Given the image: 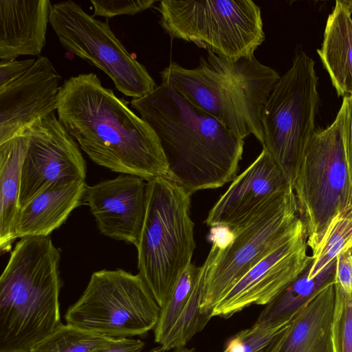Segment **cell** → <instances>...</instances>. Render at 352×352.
<instances>
[{"label":"cell","instance_id":"33","mask_svg":"<svg viewBox=\"0 0 352 352\" xmlns=\"http://www.w3.org/2000/svg\"><path fill=\"white\" fill-rule=\"evenodd\" d=\"M144 345L145 343L139 339L116 338L111 346L97 352H140Z\"/></svg>","mask_w":352,"mask_h":352},{"label":"cell","instance_id":"4","mask_svg":"<svg viewBox=\"0 0 352 352\" xmlns=\"http://www.w3.org/2000/svg\"><path fill=\"white\" fill-rule=\"evenodd\" d=\"M60 260L49 236L16 243L0 278V352H30L61 323Z\"/></svg>","mask_w":352,"mask_h":352},{"label":"cell","instance_id":"14","mask_svg":"<svg viewBox=\"0 0 352 352\" xmlns=\"http://www.w3.org/2000/svg\"><path fill=\"white\" fill-rule=\"evenodd\" d=\"M292 187L271 154L263 147L256 160L232 180L210 210L205 223L212 228L230 232Z\"/></svg>","mask_w":352,"mask_h":352},{"label":"cell","instance_id":"8","mask_svg":"<svg viewBox=\"0 0 352 352\" xmlns=\"http://www.w3.org/2000/svg\"><path fill=\"white\" fill-rule=\"evenodd\" d=\"M292 187L307 246L314 254L335 217L352 210L340 109L330 125L316 130Z\"/></svg>","mask_w":352,"mask_h":352},{"label":"cell","instance_id":"22","mask_svg":"<svg viewBox=\"0 0 352 352\" xmlns=\"http://www.w3.org/2000/svg\"><path fill=\"white\" fill-rule=\"evenodd\" d=\"M336 261L337 258L320 274L311 278L312 258L302 272L265 306L254 324L271 327L292 321L324 288L335 283Z\"/></svg>","mask_w":352,"mask_h":352},{"label":"cell","instance_id":"27","mask_svg":"<svg viewBox=\"0 0 352 352\" xmlns=\"http://www.w3.org/2000/svg\"><path fill=\"white\" fill-rule=\"evenodd\" d=\"M292 321L271 327H263L254 323L230 337L222 352H271ZM174 352H195L185 347Z\"/></svg>","mask_w":352,"mask_h":352},{"label":"cell","instance_id":"5","mask_svg":"<svg viewBox=\"0 0 352 352\" xmlns=\"http://www.w3.org/2000/svg\"><path fill=\"white\" fill-rule=\"evenodd\" d=\"M147 182V210L137 248L138 274L162 307L191 263L196 246L192 194L167 177Z\"/></svg>","mask_w":352,"mask_h":352},{"label":"cell","instance_id":"6","mask_svg":"<svg viewBox=\"0 0 352 352\" xmlns=\"http://www.w3.org/2000/svg\"><path fill=\"white\" fill-rule=\"evenodd\" d=\"M306 230L293 188L279 194L220 242L206 276L201 314L212 318L217 303L253 267L287 240Z\"/></svg>","mask_w":352,"mask_h":352},{"label":"cell","instance_id":"21","mask_svg":"<svg viewBox=\"0 0 352 352\" xmlns=\"http://www.w3.org/2000/svg\"><path fill=\"white\" fill-rule=\"evenodd\" d=\"M336 1L317 52L338 96H352V17Z\"/></svg>","mask_w":352,"mask_h":352},{"label":"cell","instance_id":"3","mask_svg":"<svg viewBox=\"0 0 352 352\" xmlns=\"http://www.w3.org/2000/svg\"><path fill=\"white\" fill-rule=\"evenodd\" d=\"M162 82L211 115L241 139L263 144L262 110L280 76L254 56L231 59L207 51L193 69L170 62Z\"/></svg>","mask_w":352,"mask_h":352},{"label":"cell","instance_id":"30","mask_svg":"<svg viewBox=\"0 0 352 352\" xmlns=\"http://www.w3.org/2000/svg\"><path fill=\"white\" fill-rule=\"evenodd\" d=\"M340 109L342 112V138L348 175L352 191V96L343 98Z\"/></svg>","mask_w":352,"mask_h":352},{"label":"cell","instance_id":"1","mask_svg":"<svg viewBox=\"0 0 352 352\" xmlns=\"http://www.w3.org/2000/svg\"><path fill=\"white\" fill-rule=\"evenodd\" d=\"M102 85L94 73L72 76L61 85L58 119L96 164L122 174L169 178L168 166L153 129Z\"/></svg>","mask_w":352,"mask_h":352},{"label":"cell","instance_id":"26","mask_svg":"<svg viewBox=\"0 0 352 352\" xmlns=\"http://www.w3.org/2000/svg\"><path fill=\"white\" fill-rule=\"evenodd\" d=\"M352 243V210L338 214L329 226L324 238L311 255L313 263L309 276L320 274L338 254Z\"/></svg>","mask_w":352,"mask_h":352},{"label":"cell","instance_id":"16","mask_svg":"<svg viewBox=\"0 0 352 352\" xmlns=\"http://www.w3.org/2000/svg\"><path fill=\"white\" fill-rule=\"evenodd\" d=\"M61 76L39 56L21 77L0 89V144L57 110Z\"/></svg>","mask_w":352,"mask_h":352},{"label":"cell","instance_id":"17","mask_svg":"<svg viewBox=\"0 0 352 352\" xmlns=\"http://www.w3.org/2000/svg\"><path fill=\"white\" fill-rule=\"evenodd\" d=\"M49 0H0V59L38 56L45 44Z\"/></svg>","mask_w":352,"mask_h":352},{"label":"cell","instance_id":"10","mask_svg":"<svg viewBox=\"0 0 352 352\" xmlns=\"http://www.w3.org/2000/svg\"><path fill=\"white\" fill-rule=\"evenodd\" d=\"M161 307L139 274L122 269L94 272L66 322L113 338L142 336L155 327Z\"/></svg>","mask_w":352,"mask_h":352},{"label":"cell","instance_id":"32","mask_svg":"<svg viewBox=\"0 0 352 352\" xmlns=\"http://www.w3.org/2000/svg\"><path fill=\"white\" fill-rule=\"evenodd\" d=\"M36 60L29 58L22 60L0 62V89H2L25 74L35 63Z\"/></svg>","mask_w":352,"mask_h":352},{"label":"cell","instance_id":"12","mask_svg":"<svg viewBox=\"0 0 352 352\" xmlns=\"http://www.w3.org/2000/svg\"><path fill=\"white\" fill-rule=\"evenodd\" d=\"M29 142L23 162L19 208L58 182L85 180L86 162L78 143L54 113L27 128Z\"/></svg>","mask_w":352,"mask_h":352},{"label":"cell","instance_id":"34","mask_svg":"<svg viewBox=\"0 0 352 352\" xmlns=\"http://www.w3.org/2000/svg\"><path fill=\"white\" fill-rule=\"evenodd\" d=\"M340 1L343 5V6L352 14V1L341 0Z\"/></svg>","mask_w":352,"mask_h":352},{"label":"cell","instance_id":"15","mask_svg":"<svg viewBox=\"0 0 352 352\" xmlns=\"http://www.w3.org/2000/svg\"><path fill=\"white\" fill-rule=\"evenodd\" d=\"M148 182L121 174L87 186L85 199L100 232L138 248L148 204Z\"/></svg>","mask_w":352,"mask_h":352},{"label":"cell","instance_id":"31","mask_svg":"<svg viewBox=\"0 0 352 352\" xmlns=\"http://www.w3.org/2000/svg\"><path fill=\"white\" fill-rule=\"evenodd\" d=\"M335 286L352 292V243L337 256Z\"/></svg>","mask_w":352,"mask_h":352},{"label":"cell","instance_id":"7","mask_svg":"<svg viewBox=\"0 0 352 352\" xmlns=\"http://www.w3.org/2000/svg\"><path fill=\"white\" fill-rule=\"evenodd\" d=\"M155 8L172 38L221 57L254 56L265 41L261 8L252 0H162Z\"/></svg>","mask_w":352,"mask_h":352},{"label":"cell","instance_id":"13","mask_svg":"<svg viewBox=\"0 0 352 352\" xmlns=\"http://www.w3.org/2000/svg\"><path fill=\"white\" fill-rule=\"evenodd\" d=\"M307 248L306 230L280 245L238 281L215 306L212 317L228 318L249 306L270 303L312 259Z\"/></svg>","mask_w":352,"mask_h":352},{"label":"cell","instance_id":"29","mask_svg":"<svg viewBox=\"0 0 352 352\" xmlns=\"http://www.w3.org/2000/svg\"><path fill=\"white\" fill-rule=\"evenodd\" d=\"M94 8V16H100L112 18L116 16L133 15L151 7L156 2L153 0H91Z\"/></svg>","mask_w":352,"mask_h":352},{"label":"cell","instance_id":"11","mask_svg":"<svg viewBox=\"0 0 352 352\" xmlns=\"http://www.w3.org/2000/svg\"><path fill=\"white\" fill-rule=\"evenodd\" d=\"M49 23L65 50L101 69L123 94L140 98L157 87L145 67L127 51L109 23L87 14L74 1L52 5Z\"/></svg>","mask_w":352,"mask_h":352},{"label":"cell","instance_id":"2","mask_svg":"<svg viewBox=\"0 0 352 352\" xmlns=\"http://www.w3.org/2000/svg\"><path fill=\"white\" fill-rule=\"evenodd\" d=\"M131 107L158 137L169 179L192 194L236 177L244 140L162 82Z\"/></svg>","mask_w":352,"mask_h":352},{"label":"cell","instance_id":"9","mask_svg":"<svg viewBox=\"0 0 352 352\" xmlns=\"http://www.w3.org/2000/svg\"><path fill=\"white\" fill-rule=\"evenodd\" d=\"M313 59L297 46L290 68L270 94L261 113L263 147L293 186L316 131L320 97Z\"/></svg>","mask_w":352,"mask_h":352},{"label":"cell","instance_id":"25","mask_svg":"<svg viewBox=\"0 0 352 352\" xmlns=\"http://www.w3.org/2000/svg\"><path fill=\"white\" fill-rule=\"evenodd\" d=\"M200 267L190 263L182 274L164 304L161 307L154 328L155 342L161 345L186 306L197 283Z\"/></svg>","mask_w":352,"mask_h":352},{"label":"cell","instance_id":"24","mask_svg":"<svg viewBox=\"0 0 352 352\" xmlns=\"http://www.w3.org/2000/svg\"><path fill=\"white\" fill-rule=\"evenodd\" d=\"M116 340L72 324L60 323L30 352H97L109 347Z\"/></svg>","mask_w":352,"mask_h":352},{"label":"cell","instance_id":"23","mask_svg":"<svg viewBox=\"0 0 352 352\" xmlns=\"http://www.w3.org/2000/svg\"><path fill=\"white\" fill-rule=\"evenodd\" d=\"M221 241L216 238L208 256L201 266L191 296L165 340L160 345L159 352L175 350L185 347L186 344L201 331L211 318L201 314V302L203 288L208 270L214 259Z\"/></svg>","mask_w":352,"mask_h":352},{"label":"cell","instance_id":"18","mask_svg":"<svg viewBox=\"0 0 352 352\" xmlns=\"http://www.w3.org/2000/svg\"><path fill=\"white\" fill-rule=\"evenodd\" d=\"M85 180L58 182L20 209L16 237L48 236L67 220L85 195Z\"/></svg>","mask_w":352,"mask_h":352},{"label":"cell","instance_id":"28","mask_svg":"<svg viewBox=\"0 0 352 352\" xmlns=\"http://www.w3.org/2000/svg\"><path fill=\"white\" fill-rule=\"evenodd\" d=\"M331 322L333 352H352V292L336 287Z\"/></svg>","mask_w":352,"mask_h":352},{"label":"cell","instance_id":"19","mask_svg":"<svg viewBox=\"0 0 352 352\" xmlns=\"http://www.w3.org/2000/svg\"><path fill=\"white\" fill-rule=\"evenodd\" d=\"M335 285L324 288L292 320L271 352H333Z\"/></svg>","mask_w":352,"mask_h":352},{"label":"cell","instance_id":"20","mask_svg":"<svg viewBox=\"0 0 352 352\" xmlns=\"http://www.w3.org/2000/svg\"><path fill=\"white\" fill-rule=\"evenodd\" d=\"M27 129L0 144V250H11L16 237L23 162L28 149Z\"/></svg>","mask_w":352,"mask_h":352}]
</instances>
